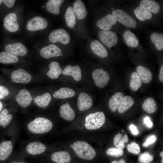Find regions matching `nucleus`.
<instances>
[{
	"mask_svg": "<svg viewBox=\"0 0 163 163\" xmlns=\"http://www.w3.org/2000/svg\"><path fill=\"white\" fill-rule=\"evenodd\" d=\"M70 147L76 155L80 158L85 160H91L96 155L94 149L88 143L83 141H77L74 142Z\"/></svg>",
	"mask_w": 163,
	"mask_h": 163,
	"instance_id": "nucleus-1",
	"label": "nucleus"
},
{
	"mask_svg": "<svg viewBox=\"0 0 163 163\" xmlns=\"http://www.w3.org/2000/svg\"><path fill=\"white\" fill-rule=\"evenodd\" d=\"M27 127L31 133L40 134L50 131L53 127V124L50 120L46 118L37 117L30 122Z\"/></svg>",
	"mask_w": 163,
	"mask_h": 163,
	"instance_id": "nucleus-2",
	"label": "nucleus"
},
{
	"mask_svg": "<svg viewBox=\"0 0 163 163\" xmlns=\"http://www.w3.org/2000/svg\"><path fill=\"white\" fill-rule=\"evenodd\" d=\"M105 120L104 114L102 112L90 113L85 117V126L88 130L97 129L103 125Z\"/></svg>",
	"mask_w": 163,
	"mask_h": 163,
	"instance_id": "nucleus-3",
	"label": "nucleus"
},
{
	"mask_svg": "<svg viewBox=\"0 0 163 163\" xmlns=\"http://www.w3.org/2000/svg\"><path fill=\"white\" fill-rule=\"evenodd\" d=\"M112 14L117 21L124 25L131 28H135L137 23L135 20L123 10L117 9L112 11Z\"/></svg>",
	"mask_w": 163,
	"mask_h": 163,
	"instance_id": "nucleus-4",
	"label": "nucleus"
},
{
	"mask_svg": "<svg viewBox=\"0 0 163 163\" xmlns=\"http://www.w3.org/2000/svg\"><path fill=\"white\" fill-rule=\"evenodd\" d=\"M49 40L53 43L60 42L66 44L69 42L70 37L65 30L60 28L51 32L49 36Z\"/></svg>",
	"mask_w": 163,
	"mask_h": 163,
	"instance_id": "nucleus-5",
	"label": "nucleus"
},
{
	"mask_svg": "<svg viewBox=\"0 0 163 163\" xmlns=\"http://www.w3.org/2000/svg\"><path fill=\"white\" fill-rule=\"evenodd\" d=\"M92 76L96 85L100 88L105 86L110 79L108 73L102 69L94 70L92 73Z\"/></svg>",
	"mask_w": 163,
	"mask_h": 163,
	"instance_id": "nucleus-6",
	"label": "nucleus"
},
{
	"mask_svg": "<svg viewBox=\"0 0 163 163\" xmlns=\"http://www.w3.org/2000/svg\"><path fill=\"white\" fill-rule=\"evenodd\" d=\"M98 35L101 41L110 48L117 42L118 37L114 32L109 30H101L99 32Z\"/></svg>",
	"mask_w": 163,
	"mask_h": 163,
	"instance_id": "nucleus-7",
	"label": "nucleus"
},
{
	"mask_svg": "<svg viewBox=\"0 0 163 163\" xmlns=\"http://www.w3.org/2000/svg\"><path fill=\"white\" fill-rule=\"evenodd\" d=\"M48 22L44 18L37 16L30 20L27 23V29L31 31H36L46 28L47 26Z\"/></svg>",
	"mask_w": 163,
	"mask_h": 163,
	"instance_id": "nucleus-8",
	"label": "nucleus"
},
{
	"mask_svg": "<svg viewBox=\"0 0 163 163\" xmlns=\"http://www.w3.org/2000/svg\"><path fill=\"white\" fill-rule=\"evenodd\" d=\"M32 79L31 75L22 69H19L12 72L11 79L14 82L25 84L30 82Z\"/></svg>",
	"mask_w": 163,
	"mask_h": 163,
	"instance_id": "nucleus-9",
	"label": "nucleus"
},
{
	"mask_svg": "<svg viewBox=\"0 0 163 163\" xmlns=\"http://www.w3.org/2000/svg\"><path fill=\"white\" fill-rule=\"evenodd\" d=\"M5 28L10 32H15L18 30L19 26L17 22L16 15L14 13L8 14L3 20Z\"/></svg>",
	"mask_w": 163,
	"mask_h": 163,
	"instance_id": "nucleus-10",
	"label": "nucleus"
},
{
	"mask_svg": "<svg viewBox=\"0 0 163 163\" xmlns=\"http://www.w3.org/2000/svg\"><path fill=\"white\" fill-rule=\"evenodd\" d=\"M61 50L57 46L50 44L43 47L40 51L41 56L45 59L62 56Z\"/></svg>",
	"mask_w": 163,
	"mask_h": 163,
	"instance_id": "nucleus-11",
	"label": "nucleus"
},
{
	"mask_svg": "<svg viewBox=\"0 0 163 163\" xmlns=\"http://www.w3.org/2000/svg\"><path fill=\"white\" fill-rule=\"evenodd\" d=\"M117 20L112 14H108L99 19L97 22V26L104 30H110L112 25L115 24Z\"/></svg>",
	"mask_w": 163,
	"mask_h": 163,
	"instance_id": "nucleus-12",
	"label": "nucleus"
},
{
	"mask_svg": "<svg viewBox=\"0 0 163 163\" xmlns=\"http://www.w3.org/2000/svg\"><path fill=\"white\" fill-rule=\"evenodd\" d=\"M32 100L29 91L25 89L21 90L15 97V100L18 104L24 108L30 104Z\"/></svg>",
	"mask_w": 163,
	"mask_h": 163,
	"instance_id": "nucleus-13",
	"label": "nucleus"
},
{
	"mask_svg": "<svg viewBox=\"0 0 163 163\" xmlns=\"http://www.w3.org/2000/svg\"><path fill=\"white\" fill-rule=\"evenodd\" d=\"M5 49L7 52L16 56H24L27 51L26 47L20 43L8 44L5 46Z\"/></svg>",
	"mask_w": 163,
	"mask_h": 163,
	"instance_id": "nucleus-14",
	"label": "nucleus"
},
{
	"mask_svg": "<svg viewBox=\"0 0 163 163\" xmlns=\"http://www.w3.org/2000/svg\"><path fill=\"white\" fill-rule=\"evenodd\" d=\"M92 103V98L87 93L82 92L80 94L77 101V105L80 110L84 111L89 109Z\"/></svg>",
	"mask_w": 163,
	"mask_h": 163,
	"instance_id": "nucleus-15",
	"label": "nucleus"
},
{
	"mask_svg": "<svg viewBox=\"0 0 163 163\" xmlns=\"http://www.w3.org/2000/svg\"><path fill=\"white\" fill-rule=\"evenodd\" d=\"M62 73L64 75L72 76L76 81H79L82 78L81 69L80 67L77 65L74 66L71 65L66 66Z\"/></svg>",
	"mask_w": 163,
	"mask_h": 163,
	"instance_id": "nucleus-16",
	"label": "nucleus"
},
{
	"mask_svg": "<svg viewBox=\"0 0 163 163\" xmlns=\"http://www.w3.org/2000/svg\"><path fill=\"white\" fill-rule=\"evenodd\" d=\"M46 149V146L43 143L38 142H32L27 146L26 149L30 154L37 155L44 152Z\"/></svg>",
	"mask_w": 163,
	"mask_h": 163,
	"instance_id": "nucleus-17",
	"label": "nucleus"
},
{
	"mask_svg": "<svg viewBox=\"0 0 163 163\" xmlns=\"http://www.w3.org/2000/svg\"><path fill=\"white\" fill-rule=\"evenodd\" d=\"M59 113L60 116L66 120H72L75 117L74 110L68 103L61 106Z\"/></svg>",
	"mask_w": 163,
	"mask_h": 163,
	"instance_id": "nucleus-18",
	"label": "nucleus"
},
{
	"mask_svg": "<svg viewBox=\"0 0 163 163\" xmlns=\"http://www.w3.org/2000/svg\"><path fill=\"white\" fill-rule=\"evenodd\" d=\"M13 150L11 141H5L0 144V161L7 159L11 155Z\"/></svg>",
	"mask_w": 163,
	"mask_h": 163,
	"instance_id": "nucleus-19",
	"label": "nucleus"
},
{
	"mask_svg": "<svg viewBox=\"0 0 163 163\" xmlns=\"http://www.w3.org/2000/svg\"><path fill=\"white\" fill-rule=\"evenodd\" d=\"M73 8L75 14L78 19L82 20L86 17L87 14V11L82 1H76L73 4Z\"/></svg>",
	"mask_w": 163,
	"mask_h": 163,
	"instance_id": "nucleus-20",
	"label": "nucleus"
},
{
	"mask_svg": "<svg viewBox=\"0 0 163 163\" xmlns=\"http://www.w3.org/2000/svg\"><path fill=\"white\" fill-rule=\"evenodd\" d=\"M90 46L93 52L99 57L104 58L107 56L108 53L106 49L98 41L94 40L92 41Z\"/></svg>",
	"mask_w": 163,
	"mask_h": 163,
	"instance_id": "nucleus-21",
	"label": "nucleus"
},
{
	"mask_svg": "<svg viewBox=\"0 0 163 163\" xmlns=\"http://www.w3.org/2000/svg\"><path fill=\"white\" fill-rule=\"evenodd\" d=\"M136 70L142 82L147 84L151 81L152 75L149 69L143 66H139L137 67Z\"/></svg>",
	"mask_w": 163,
	"mask_h": 163,
	"instance_id": "nucleus-22",
	"label": "nucleus"
},
{
	"mask_svg": "<svg viewBox=\"0 0 163 163\" xmlns=\"http://www.w3.org/2000/svg\"><path fill=\"white\" fill-rule=\"evenodd\" d=\"M140 6L149 11L154 14H157L159 11V4L154 0H142L140 3Z\"/></svg>",
	"mask_w": 163,
	"mask_h": 163,
	"instance_id": "nucleus-23",
	"label": "nucleus"
},
{
	"mask_svg": "<svg viewBox=\"0 0 163 163\" xmlns=\"http://www.w3.org/2000/svg\"><path fill=\"white\" fill-rule=\"evenodd\" d=\"M123 37L125 43L128 46L136 47L138 46L139 43L138 39L130 30H125L123 33Z\"/></svg>",
	"mask_w": 163,
	"mask_h": 163,
	"instance_id": "nucleus-24",
	"label": "nucleus"
},
{
	"mask_svg": "<svg viewBox=\"0 0 163 163\" xmlns=\"http://www.w3.org/2000/svg\"><path fill=\"white\" fill-rule=\"evenodd\" d=\"M51 158L57 163H68L71 160L69 153L66 151L56 152L51 155Z\"/></svg>",
	"mask_w": 163,
	"mask_h": 163,
	"instance_id": "nucleus-25",
	"label": "nucleus"
},
{
	"mask_svg": "<svg viewBox=\"0 0 163 163\" xmlns=\"http://www.w3.org/2000/svg\"><path fill=\"white\" fill-rule=\"evenodd\" d=\"M49 70L46 73L47 75L52 79H56L59 77V75L62 72V69L60 67L58 62L53 61L51 62L49 65Z\"/></svg>",
	"mask_w": 163,
	"mask_h": 163,
	"instance_id": "nucleus-26",
	"label": "nucleus"
},
{
	"mask_svg": "<svg viewBox=\"0 0 163 163\" xmlns=\"http://www.w3.org/2000/svg\"><path fill=\"white\" fill-rule=\"evenodd\" d=\"M75 94V91L72 89L67 87L60 88L55 91L53 95L55 98L59 99H63L71 97Z\"/></svg>",
	"mask_w": 163,
	"mask_h": 163,
	"instance_id": "nucleus-27",
	"label": "nucleus"
},
{
	"mask_svg": "<svg viewBox=\"0 0 163 163\" xmlns=\"http://www.w3.org/2000/svg\"><path fill=\"white\" fill-rule=\"evenodd\" d=\"M63 0H50L46 4L47 11L51 13L58 15L60 13V8L62 3Z\"/></svg>",
	"mask_w": 163,
	"mask_h": 163,
	"instance_id": "nucleus-28",
	"label": "nucleus"
},
{
	"mask_svg": "<svg viewBox=\"0 0 163 163\" xmlns=\"http://www.w3.org/2000/svg\"><path fill=\"white\" fill-rule=\"evenodd\" d=\"M123 97V95L122 93L118 92L110 98L108 101V105L112 112H114L117 110Z\"/></svg>",
	"mask_w": 163,
	"mask_h": 163,
	"instance_id": "nucleus-29",
	"label": "nucleus"
},
{
	"mask_svg": "<svg viewBox=\"0 0 163 163\" xmlns=\"http://www.w3.org/2000/svg\"><path fill=\"white\" fill-rule=\"evenodd\" d=\"M134 103L133 98L129 96H125L123 98L118 107V112L122 113L132 106Z\"/></svg>",
	"mask_w": 163,
	"mask_h": 163,
	"instance_id": "nucleus-30",
	"label": "nucleus"
},
{
	"mask_svg": "<svg viewBox=\"0 0 163 163\" xmlns=\"http://www.w3.org/2000/svg\"><path fill=\"white\" fill-rule=\"evenodd\" d=\"M51 98L50 93H46L41 95L37 96L34 99V101L38 106L45 108L49 105Z\"/></svg>",
	"mask_w": 163,
	"mask_h": 163,
	"instance_id": "nucleus-31",
	"label": "nucleus"
},
{
	"mask_svg": "<svg viewBox=\"0 0 163 163\" xmlns=\"http://www.w3.org/2000/svg\"><path fill=\"white\" fill-rule=\"evenodd\" d=\"M143 109L146 112L152 113L155 112L157 109V105L155 100L152 97L146 99L142 105Z\"/></svg>",
	"mask_w": 163,
	"mask_h": 163,
	"instance_id": "nucleus-32",
	"label": "nucleus"
},
{
	"mask_svg": "<svg viewBox=\"0 0 163 163\" xmlns=\"http://www.w3.org/2000/svg\"><path fill=\"white\" fill-rule=\"evenodd\" d=\"M66 23L69 27H73L76 23L75 15L73 8L69 6L67 8L65 14Z\"/></svg>",
	"mask_w": 163,
	"mask_h": 163,
	"instance_id": "nucleus-33",
	"label": "nucleus"
},
{
	"mask_svg": "<svg viewBox=\"0 0 163 163\" xmlns=\"http://www.w3.org/2000/svg\"><path fill=\"white\" fill-rule=\"evenodd\" d=\"M18 57L7 51L0 53V63L4 64H11L17 62Z\"/></svg>",
	"mask_w": 163,
	"mask_h": 163,
	"instance_id": "nucleus-34",
	"label": "nucleus"
},
{
	"mask_svg": "<svg viewBox=\"0 0 163 163\" xmlns=\"http://www.w3.org/2000/svg\"><path fill=\"white\" fill-rule=\"evenodd\" d=\"M142 81L139 76L136 72H133L130 77L129 86L133 91H137L142 85Z\"/></svg>",
	"mask_w": 163,
	"mask_h": 163,
	"instance_id": "nucleus-35",
	"label": "nucleus"
},
{
	"mask_svg": "<svg viewBox=\"0 0 163 163\" xmlns=\"http://www.w3.org/2000/svg\"><path fill=\"white\" fill-rule=\"evenodd\" d=\"M134 12L136 17L141 21L150 19L152 17L151 12L140 6L137 7Z\"/></svg>",
	"mask_w": 163,
	"mask_h": 163,
	"instance_id": "nucleus-36",
	"label": "nucleus"
},
{
	"mask_svg": "<svg viewBox=\"0 0 163 163\" xmlns=\"http://www.w3.org/2000/svg\"><path fill=\"white\" fill-rule=\"evenodd\" d=\"M128 141V138L127 134L123 136L121 133L117 134L113 139V144L117 148L123 149L125 147L124 143H126Z\"/></svg>",
	"mask_w": 163,
	"mask_h": 163,
	"instance_id": "nucleus-37",
	"label": "nucleus"
},
{
	"mask_svg": "<svg viewBox=\"0 0 163 163\" xmlns=\"http://www.w3.org/2000/svg\"><path fill=\"white\" fill-rule=\"evenodd\" d=\"M151 41L156 49L159 50H163V35L157 32L152 33L150 36Z\"/></svg>",
	"mask_w": 163,
	"mask_h": 163,
	"instance_id": "nucleus-38",
	"label": "nucleus"
},
{
	"mask_svg": "<svg viewBox=\"0 0 163 163\" xmlns=\"http://www.w3.org/2000/svg\"><path fill=\"white\" fill-rule=\"evenodd\" d=\"M8 111L6 109L3 110L0 113V125L5 128L11 121L12 116L8 114Z\"/></svg>",
	"mask_w": 163,
	"mask_h": 163,
	"instance_id": "nucleus-39",
	"label": "nucleus"
},
{
	"mask_svg": "<svg viewBox=\"0 0 163 163\" xmlns=\"http://www.w3.org/2000/svg\"><path fill=\"white\" fill-rule=\"evenodd\" d=\"M138 159L141 163H149L153 160V157L148 152H146L139 155Z\"/></svg>",
	"mask_w": 163,
	"mask_h": 163,
	"instance_id": "nucleus-40",
	"label": "nucleus"
},
{
	"mask_svg": "<svg viewBox=\"0 0 163 163\" xmlns=\"http://www.w3.org/2000/svg\"><path fill=\"white\" fill-rule=\"evenodd\" d=\"M107 155L115 157L122 156L123 154V149L117 148H111L108 149L106 152Z\"/></svg>",
	"mask_w": 163,
	"mask_h": 163,
	"instance_id": "nucleus-41",
	"label": "nucleus"
},
{
	"mask_svg": "<svg viewBox=\"0 0 163 163\" xmlns=\"http://www.w3.org/2000/svg\"><path fill=\"white\" fill-rule=\"evenodd\" d=\"M127 149L129 152L136 155L140 153V149L139 145L135 142H133L127 145Z\"/></svg>",
	"mask_w": 163,
	"mask_h": 163,
	"instance_id": "nucleus-42",
	"label": "nucleus"
},
{
	"mask_svg": "<svg viewBox=\"0 0 163 163\" xmlns=\"http://www.w3.org/2000/svg\"><path fill=\"white\" fill-rule=\"evenodd\" d=\"M157 139V137L155 135H152L148 137L145 142L143 144L144 147H146L149 145L155 142Z\"/></svg>",
	"mask_w": 163,
	"mask_h": 163,
	"instance_id": "nucleus-43",
	"label": "nucleus"
},
{
	"mask_svg": "<svg viewBox=\"0 0 163 163\" xmlns=\"http://www.w3.org/2000/svg\"><path fill=\"white\" fill-rule=\"evenodd\" d=\"M9 94V90L5 87L0 85V99H2Z\"/></svg>",
	"mask_w": 163,
	"mask_h": 163,
	"instance_id": "nucleus-44",
	"label": "nucleus"
},
{
	"mask_svg": "<svg viewBox=\"0 0 163 163\" xmlns=\"http://www.w3.org/2000/svg\"><path fill=\"white\" fill-rule=\"evenodd\" d=\"M15 0H4L2 2L8 8L12 7L15 2Z\"/></svg>",
	"mask_w": 163,
	"mask_h": 163,
	"instance_id": "nucleus-45",
	"label": "nucleus"
},
{
	"mask_svg": "<svg viewBox=\"0 0 163 163\" xmlns=\"http://www.w3.org/2000/svg\"><path fill=\"white\" fill-rule=\"evenodd\" d=\"M144 122L149 127L151 128L153 126V123L149 117H146L144 119Z\"/></svg>",
	"mask_w": 163,
	"mask_h": 163,
	"instance_id": "nucleus-46",
	"label": "nucleus"
},
{
	"mask_svg": "<svg viewBox=\"0 0 163 163\" xmlns=\"http://www.w3.org/2000/svg\"><path fill=\"white\" fill-rule=\"evenodd\" d=\"M130 129L132 133L134 135H136L139 133L138 129L133 124H131L130 125Z\"/></svg>",
	"mask_w": 163,
	"mask_h": 163,
	"instance_id": "nucleus-47",
	"label": "nucleus"
},
{
	"mask_svg": "<svg viewBox=\"0 0 163 163\" xmlns=\"http://www.w3.org/2000/svg\"><path fill=\"white\" fill-rule=\"evenodd\" d=\"M159 79L160 81L161 82H163V65L162 64L161 67L159 76Z\"/></svg>",
	"mask_w": 163,
	"mask_h": 163,
	"instance_id": "nucleus-48",
	"label": "nucleus"
},
{
	"mask_svg": "<svg viewBox=\"0 0 163 163\" xmlns=\"http://www.w3.org/2000/svg\"><path fill=\"white\" fill-rule=\"evenodd\" d=\"M111 163H126L125 160L123 159H121L119 161H114Z\"/></svg>",
	"mask_w": 163,
	"mask_h": 163,
	"instance_id": "nucleus-49",
	"label": "nucleus"
},
{
	"mask_svg": "<svg viewBox=\"0 0 163 163\" xmlns=\"http://www.w3.org/2000/svg\"><path fill=\"white\" fill-rule=\"evenodd\" d=\"M11 163H25L21 161H13Z\"/></svg>",
	"mask_w": 163,
	"mask_h": 163,
	"instance_id": "nucleus-50",
	"label": "nucleus"
},
{
	"mask_svg": "<svg viewBox=\"0 0 163 163\" xmlns=\"http://www.w3.org/2000/svg\"><path fill=\"white\" fill-rule=\"evenodd\" d=\"M2 104L1 102L0 101V112L2 110Z\"/></svg>",
	"mask_w": 163,
	"mask_h": 163,
	"instance_id": "nucleus-51",
	"label": "nucleus"
},
{
	"mask_svg": "<svg viewBox=\"0 0 163 163\" xmlns=\"http://www.w3.org/2000/svg\"><path fill=\"white\" fill-rule=\"evenodd\" d=\"M160 155L162 157V158H163V152L162 151L161 152L160 154Z\"/></svg>",
	"mask_w": 163,
	"mask_h": 163,
	"instance_id": "nucleus-52",
	"label": "nucleus"
},
{
	"mask_svg": "<svg viewBox=\"0 0 163 163\" xmlns=\"http://www.w3.org/2000/svg\"><path fill=\"white\" fill-rule=\"evenodd\" d=\"M2 2V0H0V5H1Z\"/></svg>",
	"mask_w": 163,
	"mask_h": 163,
	"instance_id": "nucleus-53",
	"label": "nucleus"
},
{
	"mask_svg": "<svg viewBox=\"0 0 163 163\" xmlns=\"http://www.w3.org/2000/svg\"><path fill=\"white\" fill-rule=\"evenodd\" d=\"M161 163H163V158H162V159L161 161Z\"/></svg>",
	"mask_w": 163,
	"mask_h": 163,
	"instance_id": "nucleus-54",
	"label": "nucleus"
},
{
	"mask_svg": "<svg viewBox=\"0 0 163 163\" xmlns=\"http://www.w3.org/2000/svg\"><path fill=\"white\" fill-rule=\"evenodd\" d=\"M43 7L44 8V6H43Z\"/></svg>",
	"mask_w": 163,
	"mask_h": 163,
	"instance_id": "nucleus-55",
	"label": "nucleus"
},
{
	"mask_svg": "<svg viewBox=\"0 0 163 163\" xmlns=\"http://www.w3.org/2000/svg\"><path fill=\"white\" fill-rule=\"evenodd\" d=\"M122 132H124L123 131V130H122Z\"/></svg>",
	"mask_w": 163,
	"mask_h": 163,
	"instance_id": "nucleus-56",
	"label": "nucleus"
}]
</instances>
